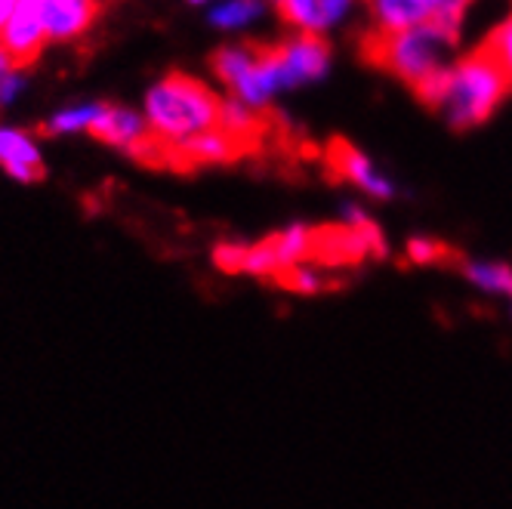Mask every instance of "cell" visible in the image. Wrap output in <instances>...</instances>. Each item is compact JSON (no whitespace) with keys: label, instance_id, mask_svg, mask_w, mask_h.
<instances>
[{"label":"cell","instance_id":"obj_1","mask_svg":"<svg viewBox=\"0 0 512 509\" xmlns=\"http://www.w3.org/2000/svg\"><path fill=\"white\" fill-rule=\"evenodd\" d=\"M509 90L512 87L500 65L485 50H475L457 65L442 68L438 75L423 81L417 87V96L435 112H442L448 124L466 130L475 124H485Z\"/></svg>","mask_w":512,"mask_h":509},{"label":"cell","instance_id":"obj_2","mask_svg":"<svg viewBox=\"0 0 512 509\" xmlns=\"http://www.w3.org/2000/svg\"><path fill=\"white\" fill-rule=\"evenodd\" d=\"M457 44V31L442 28V25H417L408 31H371L364 38L361 50L364 59L377 68H386L392 75H398L401 81H408L414 90L429 81L432 75H438L451 53V47Z\"/></svg>","mask_w":512,"mask_h":509},{"label":"cell","instance_id":"obj_3","mask_svg":"<svg viewBox=\"0 0 512 509\" xmlns=\"http://www.w3.org/2000/svg\"><path fill=\"white\" fill-rule=\"evenodd\" d=\"M219 99L207 84L189 75H167L145 96V121L164 142L192 139L219 124Z\"/></svg>","mask_w":512,"mask_h":509},{"label":"cell","instance_id":"obj_4","mask_svg":"<svg viewBox=\"0 0 512 509\" xmlns=\"http://www.w3.org/2000/svg\"><path fill=\"white\" fill-rule=\"evenodd\" d=\"M213 75L223 81L238 102L260 108L275 90L284 87L278 44H247V47H226L213 59Z\"/></svg>","mask_w":512,"mask_h":509},{"label":"cell","instance_id":"obj_5","mask_svg":"<svg viewBox=\"0 0 512 509\" xmlns=\"http://www.w3.org/2000/svg\"><path fill=\"white\" fill-rule=\"evenodd\" d=\"M469 0H371L377 31H408L417 25H442L460 31Z\"/></svg>","mask_w":512,"mask_h":509},{"label":"cell","instance_id":"obj_6","mask_svg":"<svg viewBox=\"0 0 512 509\" xmlns=\"http://www.w3.org/2000/svg\"><path fill=\"white\" fill-rule=\"evenodd\" d=\"M47 41L50 34H47L41 0H16L4 31H0V47L7 50L13 68H28L38 62Z\"/></svg>","mask_w":512,"mask_h":509},{"label":"cell","instance_id":"obj_7","mask_svg":"<svg viewBox=\"0 0 512 509\" xmlns=\"http://www.w3.org/2000/svg\"><path fill=\"white\" fill-rule=\"evenodd\" d=\"M324 170L331 173L334 179H340V183H352V186L371 192L377 198H389L392 195L389 179L346 139H331V142H327Z\"/></svg>","mask_w":512,"mask_h":509},{"label":"cell","instance_id":"obj_8","mask_svg":"<svg viewBox=\"0 0 512 509\" xmlns=\"http://www.w3.org/2000/svg\"><path fill=\"white\" fill-rule=\"evenodd\" d=\"M278 62H281V81L284 87H297L306 81H315L327 71L331 62V47L321 34H297L284 44H278Z\"/></svg>","mask_w":512,"mask_h":509},{"label":"cell","instance_id":"obj_9","mask_svg":"<svg viewBox=\"0 0 512 509\" xmlns=\"http://www.w3.org/2000/svg\"><path fill=\"white\" fill-rule=\"evenodd\" d=\"M278 16L303 34H321L343 22L358 0H272Z\"/></svg>","mask_w":512,"mask_h":509},{"label":"cell","instance_id":"obj_10","mask_svg":"<svg viewBox=\"0 0 512 509\" xmlns=\"http://www.w3.org/2000/svg\"><path fill=\"white\" fill-rule=\"evenodd\" d=\"M50 41H75L96 22L99 0H41Z\"/></svg>","mask_w":512,"mask_h":509},{"label":"cell","instance_id":"obj_11","mask_svg":"<svg viewBox=\"0 0 512 509\" xmlns=\"http://www.w3.org/2000/svg\"><path fill=\"white\" fill-rule=\"evenodd\" d=\"M0 170H7L19 183H41L47 176L44 158L31 136L0 127Z\"/></svg>","mask_w":512,"mask_h":509},{"label":"cell","instance_id":"obj_12","mask_svg":"<svg viewBox=\"0 0 512 509\" xmlns=\"http://www.w3.org/2000/svg\"><path fill=\"white\" fill-rule=\"evenodd\" d=\"M87 130L93 139L115 145V149H124V152H133L136 145L149 136V124H142L127 108H96V118L90 121Z\"/></svg>","mask_w":512,"mask_h":509},{"label":"cell","instance_id":"obj_13","mask_svg":"<svg viewBox=\"0 0 512 509\" xmlns=\"http://www.w3.org/2000/svg\"><path fill=\"white\" fill-rule=\"evenodd\" d=\"M466 278L494 294H512V266L506 263H466Z\"/></svg>","mask_w":512,"mask_h":509},{"label":"cell","instance_id":"obj_14","mask_svg":"<svg viewBox=\"0 0 512 509\" xmlns=\"http://www.w3.org/2000/svg\"><path fill=\"white\" fill-rule=\"evenodd\" d=\"M482 50L500 65V71H503L506 81H509V87H512V16H509L503 25H497V28L491 31V38L485 41Z\"/></svg>","mask_w":512,"mask_h":509},{"label":"cell","instance_id":"obj_15","mask_svg":"<svg viewBox=\"0 0 512 509\" xmlns=\"http://www.w3.org/2000/svg\"><path fill=\"white\" fill-rule=\"evenodd\" d=\"M256 16H260V0H229L226 7L213 10V22L223 25V28L247 25Z\"/></svg>","mask_w":512,"mask_h":509},{"label":"cell","instance_id":"obj_16","mask_svg":"<svg viewBox=\"0 0 512 509\" xmlns=\"http://www.w3.org/2000/svg\"><path fill=\"white\" fill-rule=\"evenodd\" d=\"M408 257H411L414 263H420V266H429V263H454V260H457V257H454V250H451L448 244L423 241V238H417V241L408 244Z\"/></svg>","mask_w":512,"mask_h":509},{"label":"cell","instance_id":"obj_17","mask_svg":"<svg viewBox=\"0 0 512 509\" xmlns=\"http://www.w3.org/2000/svg\"><path fill=\"white\" fill-rule=\"evenodd\" d=\"M96 118V108L84 105V108H71V112H59L50 124L47 133H71V130H87L90 121Z\"/></svg>","mask_w":512,"mask_h":509},{"label":"cell","instance_id":"obj_18","mask_svg":"<svg viewBox=\"0 0 512 509\" xmlns=\"http://www.w3.org/2000/svg\"><path fill=\"white\" fill-rule=\"evenodd\" d=\"M13 62H10V56H7V50L0 47V102H7L13 93H16V87H19V78L13 75Z\"/></svg>","mask_w":512,"mask_h":509},{"label":"cell","instance_id":"obj_19","mask_svg":"<svg viewBox=\"0 0 512 509\" xmlns=\"http://www.w3.org/2000/svg\"><path fill=\"white\" fill-rule=\"evenodd\" d=\"M13 4H16V0H0V31H4V25H7V19L13 13Z\"/></svg>","mask_w":512,"mask_h":509},{"label":"cell","instance_id":"obj_20","mask_svg":"<svg viewBox=\"0 0 512 509\" xmlns=\"http://www.w3.org/2000/svg\"><path fill=\"white\" fill-rule=\"evenodd\" d=\"M192 4H204V0H192Z\"/></svg>","mask_w":512,"mask_h":509}]
</instances>
